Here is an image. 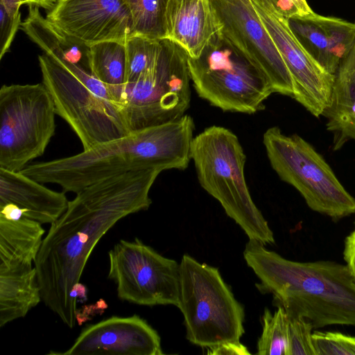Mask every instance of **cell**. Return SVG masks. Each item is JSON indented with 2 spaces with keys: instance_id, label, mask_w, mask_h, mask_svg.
I'll list each match as a JSON object with an SVG mask.
<instances>
[{
  "instance_id": "cell-20",
  "label": "cell",
  "mask_w": 355,
  "mask_h": 355,
  "mask_svg": "<svg viewBox=\"0 0 355 355\" xmlns=\"http://www.w3.org/2000/svg\"><path fill=\"white\" fill-rule=\"evenodd\" d=\"M322 115L334 135V150L355 140V41L334 74L329 104Z\"/></svg>"
},
{
  "instance_id": "cell-34",
  "label": "cell",
  "mask_w": 355,
  "mask_h": 355,
  "mask_svg": "<svg viewBox=\"0 0 355 355\" xmlns=\"http://www.w3.org/2000/svg\"><path fill=\"white\" fill-rule=\"evenodd\" d=\"M294 6L300 16L307 15L313 13L306 0H289Z\"/></svg>"
},
{
  "instance_id": "cell-28",
  "label": "cell",
  "mask_w": 355,
  "mask_h": 355,
  "mask_svg": "<svg viewBox=\"0 0 355 355\" xmlns=\"http://www.w3.org/2000/svg\"><path fill=\"white\" fill-rule=\"evenodd\" d=\"M288 318V355H316L312 340L313 325L306 319Z\"/></svg>"
},
{
  "instance_id": "cell-31",
  "label": "cell",
  "mask_w": 355,
  "mask_h": 355,
  "mask_svg": "<svg viewBox=\"0 0 355 355\" xmlns=\"http://www.w3.org/2000/svg\"><path fill=\"white\" fill-rule=\"evenodd\" d=\"M343 258L346 266L355 279V223L353 231L345 239Z\"/></svg>"
},
{
  "instance_id": "cell-8",
  "label": "cell",
  "mask_w": 355,
  "mask_h": 355,
  "mask_svg": "<svg viewBox=\"0 0 355 355\" xmlns=\"http://www.w3.org/2000/svg\"><path fill=\"white\" fill-rule=\"evenodd\" d=\"M189 55L179 44L163 39L156 62L124 85L120 101L130 132L178 119L191 101Z\"/></svg>"
},
{
  "instance_id": "cell-11",
  "label": "cell",
  "mask_w": 355,
  "mask_h": 355,
  "mask_svg": "<svg viewBox=\"0 0 355 355\" xmlns=\"http://www.w3.org/2000/svg\"><path fill=\"white\" fill-rule=\"evenodd\" d=\"M108 278L118 297L143 306L179 305L180 263L136 238L120 240L108 252Z\"/></svg>"
},
{
  "instance_id": "cell-4",
  "label": "cell",
  "mask_w": 355,
  "mask_h": 355,
  "mask_svg": "<svg viewBox=\"0 0 355 355\" xmlns=\"http://www.w3.org/2000/svg\"><path fill=\"white\" fill-rule=\"evenodd\" d=\"M191 159L200 186L249 240L273 244V232L254 204L245 179L246 156L237 136L222 126L205 128L193 139Z\"/></svg>"
},
{
  "instance_id": "cell-19",
  "label": "cell",
  "mask_w": 355,
  "mask_h": 355,
  "mask_svg": "<svg viewBox=\"0 0 355 355\" xmlns=\"http://www.w3.org/2000/svg\"><path fill=\"white\" fill-rule=\"evenodd\" d=\"M39 222L12 203L0 205V268L32 266L43 241Z\"/></svg>"
},
{
  "instance_id": "cell-21",
  "label": "cell",
  "mask_w": 355,
  "mask_h": 355,
  "mask_svg": "<svg viewBox=\"0 0 355 355\" xmlns=\"http://www.w3.org/2000/svg\"><path fill=\"white\" fill-rule=\"evenodd\" d=\"M21 26L45 54L57 62L62 65L76 64L90 72L89 45L58 29L42 15L39 6L29 4L28 14Z\"/></svg>"
},
{
  "instance_id": "cell-33",
  "label": "cell",
  "mask_w": 355,
  "mask_h": 355,
  "mask_svg": "<svg viewBox=\"0 0 355 355\" xmlns=\"http://www.w3.org/2000/svg\"><path fill=\"white\" fill-rule=\"evenodd\" d=\"M22 4L23 0H0V5L3 6L8 14L15 17L20 15L19 8Z\"/></svg>"
},
{
  "instance_id": "cell-24",
  "label": "cell",
  "mask_w": 355,
  "mask_h": 355,
  "mask_svg": "<svg viewBox=\"0 0 355 355\" xmlns=\"http://www.w3.org/2000/svg\"><path fill=\"white\" fill-rule=\"evenodd\" d=\"M170 0H124L130 10L133 35L153 40L166 36V12Z\"/></svg>"
},
{
  "instance_id": "cell-35",
  "label": "cell",
  "mask_w": 355,
  "mask_h": 355,
  "mask_svg": "<svg viewBox=\"0 0 355 355\" xmlns=\"http://www.w3.org/2000/svg\"><path fill=\"white\" fill-rule=\"evenodd\" d=\"M23 1L24 4H33L49 10L53 9V8L55 6L53 0H23Z\"/></svg>"
},
{
  "instance_id": "cell-2",
  "label": "cell",
  "mask_w": 355,
  "mask_h": 355,
  "mask_svg": "<svg viewBox=\"0 0 355 355\" xmlns=\"http://www.w3.org/2000/svg\"><path fill=\"white\" fill-rule=\"evenodd\" d=\"M194 129L193 119L185 114L72 156L29 164L20 172L76 193L98 181L132 171L184 170L191 160Z\"/></svg>"
},
{
  "instance_id": "cell-7",
  "label": "cell",
  "mask_w": 355,
  "mask_h": 355,
  "mask_svg": "<svg viewBox=\"0 0 355 355\" xmlns=\"http://www.w3.org/2000/svg\"><path fill=\"white\" fill-rule=\"evenodd\" d=\"M263 143L273 170L298 191L311 209L334 220L355 213V198L303 138L285 135L274 126L263 133Z\"/></svg>"
},
{
  "instance_id": "cell-17",
  "label": "cell",
  "mask_w": 355,
  "mask_h": 355,
  "mask_svg": "<svg viewBox=\"0 0 355 355\" xmlns=\"http://www.w3.org/2000/svg\"><path fill=\"white\" fill-rule=\"evenodd\" d=\"M166 39L198 58L219 33V22L210 0H170L166 12Z\"/></svg>"
},
{
  "instance_id": "cell-22",
  "label": "cell",
  "mask_w": 355,
  "mask_h": 355,
  "mask_svg": "<svg viewBox=\"0 0 355 355\" xmlns=\"http://www.w3.org/2000/svg\"><path fill=\"white\" fill-rule=\"evenodd\" d=\"M42 300L34 266L0 268V327L26 315Z\"/></svg>"
},
{
  "instance_id": "cell-16",
  "label": "cell",
  "mask_w": 355,
  "mask_h": 355,
  "mask_svg": "<svg viewBox=\"0 0 355 355\" xmlns=\"http://www.w3.org/2000/svg\"><path fill=\"white\" fill-rule=\"evenodd\" d=\"M288 21L305 50L324 69L334 75L355 41V23L315 12L293 15Z\"/></svg>"
},
{
  "instance_id": "cell-14",
  "label": "cell",
  "mask_w": 355,
  "mask_h": 355,
  "mask_svg": "<svg viewBox=\"0 0 355 355\" xmlns=\"http://www.w3.org/2000/svg\"><path fill=\"white\" fill-rule=\"evenodd\" d=\"M46 19L87 45L104 41L125 43L133 35L132 15L124 0H59Z\"/></svg>"
},
{
  "instance_id": "cell-6",
  "label": "cell",
  "mask_w": 355,
  "mask_h": 355,
  "mask_svg": "<svg viewBox=\"0 0 355 355\" xmlns=\"http://www.w3.org/2000/svg\"><path fill=\"white\" fill-rule=\"evenodd\" d=\"M179 288L178 307L190 343L210 348L240 341L244 334V309L218 268L184 254L180 263Z\"/></svg>"
},
{
  "instance_id": "cell-18",
  "label": "cell",
  "mask_w": 355,
  "mask_h": 355,
  "mask_svg": "<svg viewBox=\"0 0 355 355\" xmlns=\"http://www.w3.org/2000/svg\"><path fill=\"white\" fill-rule=\"evenodd\" d=\"M21 173L0 168V205L12 203L24 216L41 224H52L66 211L65 192L53 191Z\"/></svg>"
},
{
  "instance_id": "cell-23",
  "label": "cell",
  "mask_w": 355,
  "mask_h": 355,
  "mask_svg": "<svg viewBox=\"0 0 355 355\" xmlns=\"http://www.w3.org/2000/svg\"><path fill=\"white\" fill-rule=\"evenodd\" d=\"M89 62L91 73L106 86L113 100L120 105L126 82L125 43L104 41L89 45Z\"/></svg>"
},
{
  "instance_id": "cell-13",
  "label": "cell",
  "mask_w": 355,
  "mask_h": 355,
  "mask_svg": "<svg viewBox=\"0 0 355 355\" xmlns=\"http://www.w3.org/2000/svg\"><path fill=\"white\" fill-rule=\"evenodd\" d=\"M250 1L291 75L293 98L314 116L322 115L329 104L334 75L305 50L272 0Z\"/></svg>"
},
{
  "instance_id": "cell-25",
  "label": "cell",
  "mask_w": 355,
  "mask_h": 355,
  "mask_svg": "<svg viewBox=\"0 0 355 355\" xmlns=\"http://www.w3.org/2000/svg\"><path fill=\"white\" fill-rule=\"evenodd\" d=\"M277 307L273 314L265 309L262 333L257 343L259 355H288V318L283 307Z\"/></svg>"
},
{
  "instance_id": "cell-36",
  "label": "cell",
  "mask_w": 355,
  "mask_h": 355,
  "mask_svg": "<svg viewBox=\"0 0 355 355\" xmlns=\"http://www.w3.org/2000/svg\"><path fill=\"white\" fill-rule=\"evenodd\" d=\"M59 1V0H58Z\"/></svg>"
},
{
  "instance_id": "cell-15",
  "label": "cell",
  "mask_w": 355,
  "mask_h": 355,
  "mask_svg": "<svg viewBox=\"0 0 355 355\" xmlns=\"http://www.w3.org/2000/svg\"><path fill=\"white\" fill-rule=\"evenodd\" d=\"M64 355H162L157 331L137 315L112 316L84 328Z\"/></svg>"
},
{
  "instance_id": "cell-9",
  "label": "cell",
  "mask_w": 355,
  "mask_h": 355,
  "mask_svg": "<svg viewBox=\"0 0 355 355\" xmlns=\"http://www.w3.org/2000/svg\"><path fill=\"white\" fill-rule=\"evenodd\" d=\"M198 95L223 111L254 114L272 92L266 78L216 34L196 58H188Z\"/></svg>"
},
{
  "instance_id": "cell-29",
  "label": "cell",
  "mask_w": 355,
  "mask_h": 355,
  "mask_svg": "<svg viewBox=\"0 0 355 355\" xmlns=\"http://www.w3.org/2000/svg\"><path fill=\"white\" fill-rule=\"evenodd\" d=\"M21 23L20 15L12 16L0 5V59L8 51Z\"/></svg>"
},
{
  "instance_id": "cell-27",
  "label": "cell",
  "mask_w": 355,
  "mask_h": 355,
  "mask_svg": "<svg viewBox=\"0 0 355 355\" xmlns=\"http://www.w3.org/2000/svg\"><path fill=\"white\" fill-rule=\"evenodd\" d=\"M316 355H355V337L340 332L319 331L312 334Z\"/></svg>"
},
{
  "instance_id": "cell-30",
  "label": "cell",
  "mask_w": 355,
  "mask_h": 355,
  "mask_svg": "<svg viewBox=\"0 0 355 355\" xmlns=\"http://www.w3.org/2000/svg\"><path fill=\"white\" fill-rule=\"evenodd\" d=\"M208 354L213 355H249L248 348L238 342H225L214 347L208 348Z\"/></svg>"
},
{
  "instance_id": "cell-10",
  "label": "cell",
  "mask_w": 355,
  "mask_h": 355,
  "mask_svg": "<svg viewBox=\"0 0 355 355\" xmlns=\"http://www.w3.org/2000/svg\"><path fill=\"white\" fill-rule=\"evenodd\" d=\"M53 101L42 83L0 89V168L21 171L42 155L55 131Z\"/></svg>"
},
{
  "instance_id": "cell-32",
  "label": "cell",
  "mask_w": 355,
  "mask_h": 355,
  "mask_svg": "<svg viewBox=\"0 0 355 355\" xmlns=\"http://www.w3.org/2000/svg\"><path fill=\"white\" fill-rule=\"evenodd\" d=\"M277 9L287 18L298 15L297 11L289 0H272Z\"/></svg>"
},
{
  "instance_id": "cell-3",
  "label": "cell",
  "mask_w": 355,
  "mask_h": 355,
  "mask_svg": "<svg viewBox=\"0 0 355 355\" xmlns=\"http://www.w3.org/2000/svg\"><path fill=\"white\" fill-rule=\"evenodd\" d=\"M243 257L260 280L259 290L271 293L288 316L303 318L313 329L355 326V279L346 264L288 260L254 240Z\"/></svg>"
},
{
  "instance_id": "cell-26",
  "label": "cell",
  "mask_w": 355,
  "mask_h": 355,
  "mask_svg": "<svg viewBox=\"0 0 355 355\" xmlns=\"http://www.w3.org/2000/svg\"><path fill=\"white\" fill-rule=\"evenodd\" d=\"M162 40L137 35L130 36L126 40L125 84L135 80L156 62L162 49Z\"/></svg>"
},
{
  "instance_id": "cell-12",
  "label": "cell",
  "mask_w": 355,
  "mask_h": 355,
  "mask_svg": "<svg viewBox=\"0 0 355 355\" xmlns=\"http://www.w3.org/2000/svg\"><path fill=\"white\" fill-rule=\"evenodd\" d=\"M220 36L266 78L272 92L293 97L291 75L250 0H210Z\"/></svg>"
},
{
  "instance_id": "cell-1",
  "label": "cell",
  "mask_w": 355,
  "mask_h": 355,
  "mask_svg": "<svg viewBox=\"0 0 355 355\" xmlns=\"http://www.w3.org/2000/svg\"><path fill=\"white\" fill-rule=\"evenodd\" d=\"M161 172L136 170L92 184L77 192L51 224L34 266L42 301L68 327L77 322V303L71 292L92 250L119 220L149 208V192Z\"/></svg>"
},
{
  "instance_id": "cell-5",
  "label": "cell",
  "mask_w": 355,
  "mask_h": 355,
  "mask_svg": "<svg viewBox=\"0 0 355 355\" xmlns=\"http://www.w3.org/2000/svg\"><path fill=\"white\" fill-rule=\"evenodd\" d=\"M38 60L56 114L69 124L84 150L131 132L121 107L89 71L78 66L69 71L46 54Z\"/></svg>"
}]
</instances>
